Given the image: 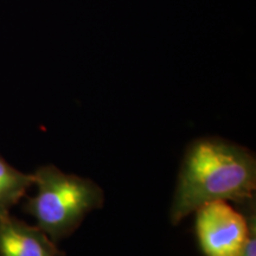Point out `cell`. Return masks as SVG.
I'll use <instances>...</instances> for the list:
<instances>
[{
    "mask_svg": "<svg viewBox=\"0 0 256 256\" xmlns=\"http://www.w3.org/2000/svg\"><path fill=\"white\" fill-rule=\"evenodd\" d=\"M256 190V159L246 147L220 138H200L185 152L170 218L180 223L210 202L252 200Z\"/></svg>",
    "mask_w": 256,
    "mask_h": 256,
    "instance_id": "obj_1",
    "label": "cell"
},
{
    "mask_svg": "<svg viewBox=\"0 0 256 256\" xmlns=\"http://www.w3.org/2000/svg\"><path fill=\"white\" fill-rule=\"evenodd\" d=\"M36 196L28 198L24 211L55 243L72 235L89 212L104 206V194L92 179L66 174L54 165L34 174Z\"/></svg>",
    "mask_w": 256,
    "mask_h": 256,
    "instance_id": "obj_2",
    "label": "cell"
},
{
    "mask_svg": "<svg viewBox=\"0 0 256 256\" xmlns=\"http://www.w3.org/2000/svg\"><path fill=\"white\" fill-rule=\"evenodd\" d=\"M196 234L206 256H238L247 241L250 222L226 200L204 204L196 210Z\"/></svg>",
    "mask_w": 256,
    "mask_h": 256,
    "instance_id": "obj_3",
    "label": "cell"
},
{
    "mask_svg": "<svg viewBox=\"0 0 256 256\" xmlns=\"http://www.w3.org/2000/svg\"><path fill=\"white\" fill-rule=\"evenodd\" d=\"M0 256H66L38 226L11 215L0 220Z\"/></svg>",
    "mask_w": 256,
    "mask_h": 256,
    "instance_id": "obj_4",
    "label": "cell"
},
{
    "mask_svg": "<svg viewBox=\"0 0 256 256\" xmlns=\"http://www.w3.org/2000/svg\"><path fill=\"white\" fill-rule=\"evenodd\" d=\"M34 184V174H24L0 156V220L10 216L14 206Z\"/></svg>",
    "mask_w": 256,
    "mask_h": 256,
    "instance_id": "obj_5",
    "label": "cell"
},
{
    "mask_svg": "<svg viewBox=\"0 0 256 256\" xmlns=\"http://www.w3.org/2000/svg\"><path fill=\"white\" fill-rule=\"evenodd\" d=\"M243 211L247 214L250 222V230L244 247L240 252L238 256H256V217H255V197L241 203Z\"/></svg>",
    "mask_w": 256,
    "mask_h": 256,
    "instance_id": "obj_6",
    "label": "cell"
}]
</instances>
